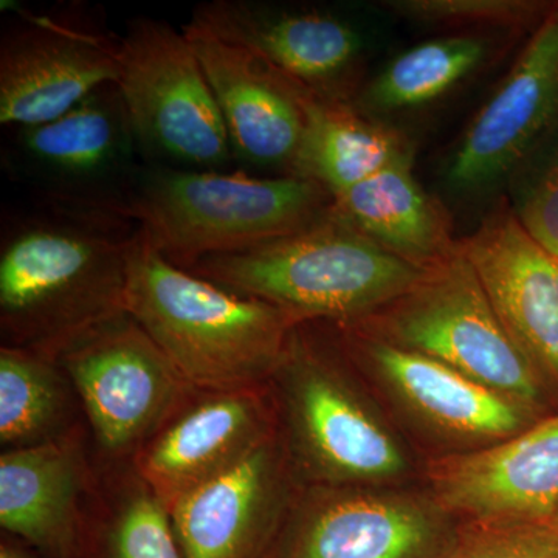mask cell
<instances>
[{
    "label": "cell",
    "instance_id": "obj_1",
    "mask_svg": "<svg viewBox=\"0 0 558 558\" xmlns=\"http://www.w3.org/2000/svg\"><path fill=\"white\" fill-rule=\"evenodd\" d=\"M138 227L116 213L36 202L9 219L0 244L3 347L57 359L90 329L126 312Z\"/></svg>",
    "mask_w": 558,
    "mask_h": 558
},
{
    "label": "cell",
    "instance_id": "obj_2",
    "mask_svg": "<svg viewBox=\"0 0 558 558\" xmlns=\"http://www.w3.org/2000/svg\"><path fill=\"white\" fill-rule=\"evenodd\" d=\"M126 312L199 391L266 387L296 326L269 303L175 266L142 230L132 250Z\"/></svg>",
    "mask_w": 558,
    "mask_h": 558
},
{
    "label": "cell",
    "instance_id": "obj_3",
    "mask_svg": "<svg viewBox=\"0 0 558 558\" xmlns=\"http://www.w3.org/2000/svg\"><path fill=\"white\" fill-rule=\"evenodd\" d=\"M191 274L269 303L300 323L357 322L413 288L422 271L332 211L258 247L208 256Z\"/></svg>",
    "mask_w": 558,
    "mask_h": 558
},
{
    "label": "cell",
    "instance_id": "obj_4",
    "mask_svg": "<svg viewBox=\"0 0 558 558\" xmlns=\"http://www.w3.org/2000/svg\"><path fill=\"white\" fill-rule=\"evenodd\" d=\"M330 205L328 191L299 175L255 178L145 163L121 216L160 255L186 269L306 229Z\"/></svg>",
    "mask_w": 558,
    "mask_h": 558
},
{
    "label": "cell",
    "instance_id": "obj_5",
    "mask_svg": "<svg viewBox=\"0 0 558 558\" xmlns=\"http://www.w3.org/2000/svg\"><path fill=\"white\" fill-rule=\"evenodd\" d=\"M341 325L439 360L538 416L548 411L553 389L502 325L458 244L400 299Z\"/></svg>",
    "mask_w": 558,
    "mask_h": 558
},
{
    "label": "cell",
    "instance_id": "obj_6",
    "mask_svg": "<svg viewBox=\"0 0 558 558\" xmlns=\"http://www.w3.org/2000/svg\"><path fill=\"white\" fill-rule=\"evenodd\" d=\"M146 165L227 171L229 132L196 50L185 32L135 17L120 36L119 80Z\"/></svg>",
    "mask_w": 558,
    "mask_h": 558
},
{
    "label": "cell",
    "instance_id": "obj_7",
    "mask_svg": "<svg viewBox=\"0 0 558 558\" xmlns=\"http://www.w3.org/2000/svg\"><path fill=\"white\" fill-rule=\"evenodd\" d=\"M288 424L289 457L317 486L366 487L398 478V440L300 323L274 377Z\"/></svg>",
    "mask_w": 558,
    "mask_h": 558
},
{
    "label": "cell",
    "instance_id": "obj_8",
    "mask_svg": "<svg viewBox=\"0 0 558 558\" xmlns=\"http://www.w3.org/2000/svg\"><path fill=\"white\" fill-rule=\"evenodd\" d=\"M7 131L3 167L38 202L121 216L143 157L117 83L60 119Z\"/></svg>",
    "mask_w": 558,
    "mask_h": 558
},
{
    "label": "cell",
    "instance_id": "obj_9",
    "mask_svg": "<svg viewBox=\"0 0 558 558\" xmlns=\"http://www.w3.org/2000/svg\"><path fill=\"white\" fill-rule=\"evenodd\" d=\"M57 360L97 446L113 461H132L194 392L128 312L81 336Z\"/></svg>",
    "mask_w": 558,
    "mask_h": 558
},
{
    "label": "cell",
    "instance_id": "obj_10",
    "mask_svg": "<svg viewBox=\"0 0 558 558\" xmlns=\"http://www.w3.org/2000/svg\"><path fill=\"white\" fill-rule=\"evenodd\" d=\"M120 36L81 7L21 13L0 39V123L5 130L60 119L119 80Z\"/></svg>",
    "mask_w": 558,
    "mask_h": 558
},
{
    "label": "cell",
    "instance_id": "obj_11",
    "mask_svg": "<svg viewBox=\"0 0 558 558\" xmlns=\"http://www.w3.org/2000/svg\"><path fill=\"white\" fill-rule=\"evenodd\" d=\"M436 499L315 486L290 513L274 558H447L459 531Z\"/></svg>",
    "mask_w": 558,
    "mask_h": 558
},
{
    "label": "cell",
    "instance_id": "obj_12",
    "mask_svg": "<svg viewBox=\"0 0 558 558\" xmlns=\"http://www.w3.org/2000/svg\"><path fill=\"white\" fill-rule=\"evenodd\" d=\"M191 22L258 54L314 97L351 101L363 38L341 14L258 0H213L197 7Z\"/></svg>",
    "mask_w": 558,
    "mask_h": 558
},
{
    "label": "cell",
    "instance_id": "obj_13",
    "mask_svg": "<svg viewBox=\"0 0 558 558\" xmlns=\"http://www.w3.org/2000/svg\"><path fill=\"white\" fill-rule=\"evenodd\" d=\"M290 459L279 435L168 508L183 558H274L290 517Z\"/></svg>",
    "mask_w": 558,
    "mask_h": 558
},
{
    "label": "cell",
    "instance_id": "obj_14",
    "mask_svg": "<svg viewBox=\"0 0 558 558\" xmlns=\"http://www.w3.org/2000/svg\"><path fill=\"white\" fill-rule=\"evenodd\" d=\"M266 387L199 391L138 450L132 468L170 508L277 435Z\"/></svg>",
    "mask_w": 558,
    "mask_h": 558
},
{
    "label": "cell",
    "instance_id": "obj_15",
    "mask_svg": "<svg viewBox=\"0 0 558 558\" xmlns=\"http://www.w3.org/2000/svg\"><path fill=\"white\" fill-rule=\"evenodd\" d=\"M558 120V5L459 140L447 170L453 189L494 185L526 159Z\"/></svg>",
    "mask_w": 558,
    "mask_h": 558
},
{
    "label": "cell",
    "instance_id": "obj_16",
    "mask_svg": "<svg viewBox=\"0 0 558 558\" xmlns=\"http://www.w3.org/2000/svg\"><path fill=\"white\" fill-rule=\"evenodd\" d=\"M436 502L470 523L553 520L558 509V411L513 438L436 459Z\"/></svg>",
    "mask_w": 558,
    "mask_h": 558
},
{
    "label": "cell",
    "instance_id": "obj_17",
    "mask_svg": "<svg viewBox=\"0 0 558 558\" xmlns=\"http://www.w3.org/2000/svg\"><path fill=\"white\" fill-rule=\"evenodd\" d=\"M183 32L218 101L234 160L292 175L310 92L282 76L258 54L191 21Z\"/></svg>",
    "mask_w": 558,
    "mask_h": 558
},
{
    "label": "cell",
    "instance_id": "obj_18",
    "mask_svg": "<svg viewBox=\"0 0 558 558\" xmlns=\"http://www.w3.org/2000/svg\"><path fill=\"white\" fill-rule=\"evenodd\" d=\"M458 245L502 325L556 391L558 258L532 240L508 208L488 215Z\"/></svg>",
    "mask_w": 558,
    "mask_h": 558
},
{
    "label": "cell",
    "instance_id": "obj_19",
    "mask_svg": "<svg viewBox=\"0 0 558 558\" xmlns=\"http://www.w3.org/2000/svg\"><path fill=\"white\" fill-rule=\"evenodd\" d=\"M339 326L347 347L428 425L453 438L494 446L539 421L534 411L446 363Z\"/></svg>",
    "mask_w": 558,
    "mask_h": 558
},
{
    "label": "cell",
    "instance_id": "obj_20",
    "mask_svg": "<svg viewBox=\"0 0 558 558\" xmlns=\"http://www.w3.org/2000/svg\"><path fill=\"white\" fill-rule=\"evenodd\" d=\"M83 429L0 457V526L47 558H78L90 470Z\"/></svg>",
    "mask_w": 558,
    "mask_h": 558
},
{
    "label": "cell",
    "instance_id": "obj_21",
    "mask_svg": "<svg viewBox=\"0 0 558 558\" xmlns=\"http://www.w3.org/2000/svg\"><path fill=\"white\" fill-rule=\"evenodd\" d=\"M330 211L421 270L457 248L446 213L413 175L411 154L332 199Z\"/></svg>",
    "mask_w": 558,
    "mask_h": 558
},
{
    "label": "cell",
    "instance_id": "obj_22",
    "mask_svg": "<svg viewBox=\"0 0 558 558\" xmlns=\"http://www.w3.org/2000/svg\"><path fill=\"white\" fill-rule=\"evenodd\" d=\"M405 156V140L360 112L352 101L310 95L292 175L318 183L336 199Z\"/></svg>",
    "mask_w": 558,
    "mask_h": 558
},
{
    "label": "cell",
    "instance_id": "obj_23",
    "mask_svg": "<svg viewBox=\"0 0 558 558\" xmlns=\"http://www.w3.org/2000/svg\"><path fill=\"white\" fill-rule=\"evenodd\" d=\"M75 388L57 359L31 349L0 348V442L39 446L75 432Z\"/></svg>",
    "mask_w": 558,
    "mask_h": 558
},
{
    "label": "cell",
    "instance_id": "obj_24",
    "mask_svg": "<svg viewBox=\"0 0 558 558\" xmlns=\"http://www.w3.org/2000/svg\"><path fill=\"white\" fill-rule=\"evenodd\" d=\"M487 57V43L473 36L427 40L403 51L360 94V112L391 113L442 98Z\"/></svg>",
    "mask_w": 558,
    "mask_h": 558
},
{
    "label": "cell",
    "instance_id": "obj_25",
    "mask_svg": "<svg viewBox=\"0 0 558 558\" xmlns=\"http://www.w3.org/2000/svg\"><path fill=\"white\" fill-rule=\"evenodd\" d=\"M105 505L95 534L97 558H183L170 510L132 464Z\"/></svg>",
    "mask_w": 558,
    "mask_h": 558
},
{
    "label": "cell",
    "instance_id": "obj_26",
    "mask_svg": "<svg viewBox=\"0 0 558 558\" xmlns=\"http://www.w3.org/2000/svg\"><path fill=\"white\" fill-rule=\"evenodd\" d=\"M447 558H558V524L545 521L470 523Z\"/></svg>",
    "mask_w": 558,
    "mask_h": 558
},
{
    "label": "cell",
    "instance_id": "obj_27",
    "mask_svg": "<svg viewBox=\"0 0 558 558\" xmlns=\"http://www.w3.org/2000/svg\"><path fill=\"white\" fill-rule=\"evenodd\" d=\"M381 5L409 20L451 27H515L553 9L527 0H389Z\"/></svg>",
    "mask_w": 558,
    "mask_h": 558
},
{
    "label": "cell",
    "instance_id": "obj_28",
    "mask_svg": "<svg viewBox=\"0 0 558 558\" xmlns=\"http://www.w3.org/2000/svg\"><path fill=\"white\" fill-rule=\"evenodd\" d=\"M513 215L532 240L558 258V150L521 194Z\"/></svg>",
    "mask_w": 558,
    "mask_h": 558
},
{
    "label": "cell",
    "instance_id": "obj_29",
    "mask_svg": "<svg viewBox=\"0 0 558 558\" xmlns=\"http://www.w3.org/2000/svg\"><path fill=\"white\" fill-rule=\"evenodd\" d=\"M0 558H32L31 556H27V554L24 553V550H21L20 548H16V546L10 545V543H2V546H0Z\"/></svg>",
    "mask_w": 558,
    "mask_h": 558
},
{
    "label": "cell",
    "instance_id": "obj_30",
    "mask_svg": "<svg viewBox=\"0 0 558 558\" xmlns=\"http://www.w3.org/2000/svg\"><path fill=\"white\" fill-rule=\"evenodd\" d=\"M553 521H554V523L558 524V509H557L556 515L553 517Z\"/></svg>",
    "mask_w": 558,
    "mask_h": 558
}]
</instances>
